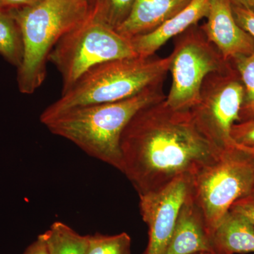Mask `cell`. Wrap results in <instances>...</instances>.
Listing matches in <instances>:
<instances>
[{"label": "cell", "mask_w": 254, "mask_h": 254, "mask_svg": "<svg viewBox=\"0 0 254 254\" xmlns=\"http://www.w3.org/2000/svg\"><path fill=\"white\" fill-rule=\"evenodd\" d=\"M230 62L236 68L245 87V98L240 113L241 122L254 115V52L250 55L237 56Z\"/></svg>", "instance_id": "obj_18"}, {"label": "cell", "mask_w": 254, "mask_h": 254, "mask_svg": "<svg viewBox=\"0 0 254 254\" xmlns=\"http://www.w3.org/2000/svg\"><path fill=\"white\" fill-rule=\"evenodd\" d=\"M135 0H91L89 19L117 30L131 14Z\"/></svg>", "instance_id": "obj_17"}, {"label": "cell", "mask_w": 254, "mask_h": 254, "mask_svg": "<svg viewBox=\"0 0 254 254\" xmlns=\"http://www.w3.org/2000/svg\"><path fill=\"white\" fill-rule=\"evenodd\" d=\"M171 56L131 57L110 60L88 70L40 117L44 125L66 110L85 105L115 103L134 96L165 80Z\"/></svg>", "instance_id": "obj_3"}, {"label": "cell", "mask_w": 254, "mask_h": 254, "mask_svg": "<svg viewBox=\"0 0 254 254\" xmlns=\"http://www.w3.org/2000/svg\"><path fill=\"white\" fill-rule=\"evenodd\" d=\"M231 136L239 146L254 150V115L235 124L232 127Z\"/></svg>", "instance_id": "obj_20"}, {"label": "cell", "mask_w": 254, "mask_h": 254, "mask_svg": "<svg viewBox=\"0 0 254 254\" xmlns=\"http://www.w3.org/2000/svg\"><path fill=\"white\" fill-rule=\"evenodd\" d=\"M192 0H135L131 14L116 30L130 40L151 33L185 9Z\"/></svg>", "instance_id": "obj_13"}, {"label": "cell", "mask_w": 254, "mask_h": 254, "mask_svg": "<svg viewBox=\"0 0 254 254\" xmlns=\"http://www.w3.org/2000/svg\"><path fill=\"white\" fill-rule=\"evenodd\" d=\"M192 177H178L158 191L139 195L140 211L148 227L144 254H163L171 239L182 205L191 190Z\"/></svg>", "instance_id": "obj_9"}, {"label": "cell", "mask_w": 254, "mask_h": 254, "mask_svg": "<svg viewBox=\"0 0 254 254\" xmlns=\"http://www.w3.org/2000/svg\"><path fill=\"white\" fill-rule=\"evenodd\" d=\"M137 56L131 42L116 30L88 18L64 35L48 57L63 78V93L88 70L121 58Z\"/></svg>", "instance_id": "obj_6"}, {"label": "cell", "mask_w": 254, "mask_h": 254, "mask_svg": "<svg viewBox=\"0 0 254 254\" xmlns=\"http://www.w3.org/2000/svg\"><path fill=\"white\" fill-rule=\"evenodd\" d=\"M175 39L169 67L173 81L165 101L174 110H190L199 100L207 76L226 69L231 63L222 58L198 24Z\"/></svg>", "instance_id": "obj_7"}, {"label": "cell", "mask_w": 254, "mask_h": 254, "mask_svg": "<svg viewBox=\"0 0 254 254\" xmlns=\"http://www.w3.org/2000/svg\"><path fill=\"white\" fill-rule=\"evenodd\" d=\"M231 1L233 4L254 11V0H231Z\"/></svg>", "instance_id": "obj_25"}, {"label": "cell", "mask_w": 254, "mask_h": 254, "mask_svg": "<svg viewBox=\"0 0 254 254\" xmlns=\"http://www.w3.org/2000/svg\"><path fill=\"white\" fill-rule=\"evenodd\" d=\"M252 152H253L254 155V150H252Z\"/></svg>", "instance_id": "obj_29"}, {"label": "cell", "mask_w": 254, "mask_h": 254, "mask_svg": "<svg viewBox=\"0 0 254 254\" xmlns=\"http://www.w3.org/2000/svg\"><path fill=\"white\" fill-rule=\"evenodd\" d=\"M44 0H0V9H11L27 7L39 4Z\"/></svg>", "instance_id": "obj_23"}, {"label": "cell", "mask_w": 254, "mask_h": 254, "mask_svg": "<svg viewBox=\"0 0 254 254\" xmlns=\"http://www.w3.org/2000/svg\"><path fill=\"white\" fill-rule=\"evenodd\" d=\"M214 254L254 253V230L242 214L230 210L210 237Z\"/></svg>", "instance_id": "obj_14"}, {"label": "cell", "mask_w": 254, "mask_h": 254, "mask_svg": "<svg viewBox=\"0 0 254 254\" xmlns=\"http://www.w3.org/2000/svg\"><path fill=\"white\" fill-rule=\"evenodd\" d=\"M201 253L214 254L201 212L190 191L182 205L175 230L163 254Z\"/></svg>", "instance_id": "obj_11"}, {"label": "cell", "mask_w": 254, "mask_h": 254, "mask_svg": "<svg viewBox=\"0 0 254 254\" xmlns=\"http://www.w3.org/2000/svg\"><path fill=\"white\" fill-rule=\"evenodd\" d=\"M244 98L245 87L231 63L226 69L207 76L199 100L190 110L200 131L220 150L240 147L232 139L231 130L240 121Z\"/></svg>", "instance_id": "obj_8"}, {"label": "cell", "mask_w": 254, "mask_h": 254, "mask_svg": "<svg viewBox=\"0 0 254 254\" xmlns=\"http://www.w3.org/2000/svg\"><path fill=\"white\" fill-rule=\"evenodd\" d=\"M251 154H252V158H253V160H254V153H252V151H251ZM252 195H254V190H253V192H252Z\"/></svg>", "instance_id": "obj_26"}, {"label": "cell", "mask_w": 254, "mask_h": 254, "mask_svg": "<svg viewBox=\"0 0 254 254\" xmlns=\"http://www.w3.org/2000/svg\"><path fill=\"white\" fill-rule=\"evenodd\" d=\"M164 81L127 99L66 110L44 125L53 134L72 142L88 155L122 172L120 140L124 130L138 110L166 98Z\"/></svg>", "instance_id": "obj_2"}, {"label": "cell", "mask_w": 254, "mask_h": 254, "mask_svg": "<svg viewBox=\"0 0 254 254\" xmlns=\"http://www.w3.org/2000/svg\"><path fill=\"white\" fill-rule=\"evenodd\" d=\"M22 31L24 55L17 68L18 89L34 93L45 81L52 50L64 35L89 18L86 0H44L27 7L9 9Z\"/></svg>", "instance_id": "obj_4"}, {"label": "cell", "mask_w": 254, "mask_h": 254, "mask_svg": "<svg viewBox=\"0 0 254 254\" xmlns=\"http://www.w3.org/2000/svg\"><path fill=\"white\" fill-rule=\"evenodd\" d=\"M230 210L244 215L252 224L254 230V195H250L237 200Z\"/></svg>", "instance_id": "obj_22"}, {"label": "cell", "mask_w": 254, "mask_h": 254, "mask_svg": "<svg viewBox=\"0 0 254 254\" xmlns=\"http://www.w3.org/2000/svg\"><path fill=\"white\" fill-rule=\"evenodd\" d=\"M254 189V161L250 150L240 146L224 150L192 177L190 193L210 237L234 203Z\"/></svg>", "instance_id": "obj_5"}, {"label": "cell", "mask_w": 254, "mask_h": 254, "mask_svg": "<svg viewBox=\"0 0 254 254\" xmlns=\"http://www.w3.org/2000/svg\"><path fill=\"white\" fill-rule=\"evenodd\" d=\"M131 237L126 232L119 235H89L87 254H131Z\"/></svg>", "instance_id": "obj_19"}, {"label": "cell", "mask_w": 254, "mask_h": 254, "mask_svg": "<svg viewBox=\"0 0 254 254\" xmlns=\"http://www.w3.org/2000/svg\"><path fill=\"white\" fill-rule=\"evenodd\" d=\"M199 254H210V253H201Z\"/></svg>", "instance_id": "obj_28"}, {"label": "cell", "mask_w": 254, "mask_h": 254, "mask_svg": "<svg viewBox=\"0 0 254 254\" xmlns=\"http://www.w3.org/2000/svg\"><path fill=\"white\" fill-rule=\"evenodd\" d=\"M210 0H192L185 9L168 20L160 27L148 34L129 40L137 55L153 56L170 39L198 24L208 16Z\"/></svg>", "instance_id": "obj_12"}, {"label": "cell", "mask_w": 254, "mask_h": 254, "mask_svg": "<svg viewBox=\"0 0 254 254\" xmlns=\"http://www.w3.org/2000/svg\"><path fill=\"white\" fill-rule=\"evenodd\" d=\"M23 254H48L46 242L41 235L26 249Z\"/></svg>", "instance_id": "obj_24"}, {"label": "cell", "mask_w": 254, "mask_h": 254, "mask_svg": "<svg viewBox=\"0 0 254 254\" xmlns=\"http://www.w3.org/2000/svg\"><path fill=\"white\" fill-rule=\"evenodd\" d=\"M165 99L138 110L122 134V173L138 195L193 176L224 151L200 131L190 110H174Z\"/></svg>", "instance_id": "obj_1"}, {"label": "cell", "mask_w": 254, "mask_h": 254, "mask_svg": "<svg viewBox=\"0 0 254 254\" xmlns=\"http://www.w3.org/2000/svg\"><path fill=\"white\" fill-rule=\"evenodd\" d=\"M87 1H88V4H90V3H91V0H86Z\"/></svg>", "instance_id": "obj_27"}, {"label": "cell", "mask_w": 254, "mask_h": 254, "mask_svg": "<svg viewBox=\"0 0 254 254\" xmlns=\"http://www.w3.org/2000/svg\"><path fill=\"white\" fill-rule=\"evenodd\" d=\"M207 21L200 28L222 58L230 61L254 52V38L237 24L231 0H210Z\"/></svg>", "instance_id": "obj_10"}, {"label": "cell", "mask_w": 254, "mask_h": 254, "mask_svg": "<svg viewBox=\"0 0 254 254\" xmlns=\"http://www.w3.org/2000/svg\"><path fill=\"white\" fill-rule=\"evenodd\" d=\"M232 12L237 24L254 38V11L232 3Z\"/></svg>", "instance_id": "obj_21"}, {"label": "cell", "mask_w": 254, "mask_h": 254, "mask_svg": "<svg viewBox=\"0 0 254 254\" xmlns=\"http://www.w3.org/2000/svg\"><path fill=\"white\" fill-rule=\"evenodd\" d=\"M0 55L17 68L22 64L24 55L22 31L9 9H0Z\"/></svg>", "instance_id": "obj_16"}, {"label": "cell", "mask_w": 254, "mask_h": 254, "mask_svg": "<svg viewBox=\"0 0 254 254\" xmlns=\"http://www.w3.org/2000/svg\"><path fill=\"white\" fill-rule=\"evenodd\" d=\"M48 254H87L89 235L83 236L62 222H55L41 234Z\"/></svg>", "instance_id": "obj_15"}]
</instances>
